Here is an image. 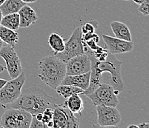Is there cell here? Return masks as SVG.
<instances>
[{
    "label": "cell",
    "mask_w": 149,
    "mask_h": 128,
    "mask_svg": "<svg viewBox=\"0 0 149 128\" xmlns=\"http://www.w3.org/2000/svg\"><path fill=\"white\" fill-rule=\"evenodd\" d=\"M5 0H0V6H1V5L4 3V2H5Z\"/></svg>",
    "instance_id": "obj_36"
},
{
    "label": "cell",
    "mask_w": 149,
    "mask_h": 128,
    "mask_svg": "<svg viewBox=\"0 0 149 128\" xmlns=\"http://www.w3.org/2000/svg\"><path fill=\"white\" fill-rule=\"evenodd\" d=\"M93 51V54L94 57L99 60V61H105L106 60L108 55V51L106 48H102V47L98 46V48Z\"/></svg>",
    "instance_id": "obj_22"
},
{
    "label": "cell",
    "mask_w": 149,
    "mask_h": 128,
    "mask_svg": "<svg viewBox=\"0 0 149 128\" xmlns=\"http://www.w3.org/2000/svg\"><path fill=\"white\" fill-rule=\"evenodd\" d=\"M119 93H120L115 90L112 85L105 82H101L91 93L86 96L91 101L93 107L102 104L116 107L119 104L117 97Z\"/></svg>",
    "instance_id": "obj_4"
},
{
    "label": "cell",
    "mask_w": 149,
    "mask_h": 128,
    "mask_svg": "<svg viewBox=\"0 0 149 128\" xmlns=\"http://www.w3.org/2000/svg\"><path fill=\"white\" fill-rule=\"evenodd\" d=\"M81 30H82V34H85L88 33H94L95 32V28L92 24L87 22L85 25H82L81 28Z\"/></svg>",
    "instance_id": "obj_26"
},
{
    "label": "cell",
    "mask_w": 149,
    "mask_h": 128,
    "mask_svg": "<svg viewBox=\"0 0 149 128\" xmlns=\"http://www.w3.org/2000/svg\"><path fill=\"white\" fill-rule=\"evenodd\" d=\"M53 122L54 127L56 128H77L79 126V120L65 103L56 104L54 108Z\"/></svg>",
    "instance_id": "obj_8"
},
{
    "label": "cell",
    "mask_w": 149,
    "mask_h": 128,
    "mask_svg": "<svg viewBox=\"0 0 149 128\" xmlns=\"http://www.w3.org/2000/svg\"><path fill=\"white\" fill-rule=\"evenodd\" d=\"M138 127L139 128H149V124H148L147 122H142L141 124H139L138 125Z\"/></svg>",
    "instance_id": "obj_28"
},
{
    "label": "cell",
    "mask_w": 149,
    "mask_h": 128,
    "mask_svg": "<svg viewBox=\"0 0 149 128\" xmlns=\"http://www.w3.org/2000/svg\"><path fill=\"white\" fill-rule=\"evenodd\" d=\"M66 76L65 62L55 56H45L39 62V78L52 89L61 84Z\"/></svg>",
    "instance_id": "obj_3"
},
{
    "label": "cell",
    "mask_w": 149,
    "mask_h": 128,
    "mask_svg": "<svg viewBox=\"0 0 149 128\" xmlns=\"http://www.w3.org/2000/svg\"><path fill=\"white\" fill-rule=\"evenodd\" d=\"M53 116H54V109L50 108V107L45 109L42 112V122L46 125L50 121H52Z\"/></svg>",
    "instance_id": "obj_23"
},
{
    "label": "cell",
    "mask_w": 149,
    "mask_h": 128,
    "mask_svg": "<svg viewBox=\"0 0 149 128\" xmlns=\"http://www.w3.org/2000/svg\"><path fill=\"white\" fill-rule=\"evenodd\" d=\"M3 45H4V42L1 39V38H0V49L3 47Z\"/></svg>",
    "instance_id": "obj_34"
},
{
    "label": "cell",
    "mask_w": 149,
    "mask_h": 128,
    "mask_svg": "<svg viewBox=\"0 0 149 128\" xmlns=\"http://www.w3.org/2000/svg\"><path fill=\"white\" fill-rule=\"evenodd\" d=\"M124 1H129V0H124Z\"/></svg>",
    "instance_id": "obj_37"
},
{
    "label": "cell",
    "mask_w": 149,
    "mask_h": 128,
    "mask_svg": "<svg viewBox=\"0 0 149 128\" xmlns=\"http://www.w3.org/2000/svg\"><path fill=\"white\" fill-rule=\"evenodd\" d=\"M128 128H139V127H138L137 125H130L128 127Z\"/></svg>",
    "instance_id": "obj_32"
},
{
    "label": "cell",
    "mask_w": 149,
    "mask_h": 128,
    "mask_svg": "<svg viewBox=\"0 0 149 128\" xmlns=\"http://www.w3.org/2000/svg\"><path fill=\"white\" fill-rule=\"evenodd\" d=\"M94 107L97 113V125L93 127H117L121 122V115L116 107L102 104Z\"/></svg>",
    "instance_id": "obj_10"
},
{
    "label": "cell",
    "mask_w": 149,
    "mask_h": 128,
    "mask_svg": "<svg viewBox=\"0 0 149 128\" xmlns=\"http://www.w3.org/2000/svg\"><path fill=\"white\" fill-rule=\"evenodd\" d=\"M64 103L74 114H82L84 109V104L82 98L79 96V94H74L70 95L66 99Z\"/></svg>",
    "instance_id": "obj_16"
},
{
    "label": "cell",
    "mask_w": 149,
    "mask_h": 128,
    "mask_svg": "<svg viewBox=\"0 0 149 128\" xmlns=\"http://www.w3.org/2000/svg\"><path fill=\"white\" fill-rule=\"evenodd\" d=\"M82 36V33L81 28L77 27L74 29L70 38L66 41V42H65L64 51L58 53H54V56L59 58L64 62H66L70 58L78 55L84 54L85 51H84Z\"/></svg>",
    "instance_id": "obj_6"
},
{
    "label": "cell",
    "mask_w": 149,
    "mask_h": 128,
    "mask_svg": "<svg viewBox=\"0 0 149 128\" xmlns=\"http://www.w3.org/2000/svg\"><path fill=\"white\" fill-rule=\"evenodd\" d=\"M7 82H8V81H7L6 79H0V89H2V87L5 86V84L7 83Z\"/></svg>",
    "instance_id": "obj_29"
},
{
    "label": "cell",
    "mask_w": 149,
    "mask_h": 128,
    "mask_svg": "<svg viewBox=\"0 0 149 128\" xmlns=\"http://www.w3.org/2000/svg\"><path fill=\"white\" fill-rule=\"evenodd\" d=\"M1 25L9 29L17 30L19 28V15L18 13L5 15L2 17Z\"/></svg>",
    "instance_id": "obj_21"
},
{
    "label": "cell",
    "mask_w": 149,
    "mask_h": 128,
    "mask_svg": "<svg viewBox=\"0 0 149 128\" xmlns=\"http://www.w3.org/2000/svg\"><path fill=\"white\" fill-rule=\"evenodd\" d=\"M139 12H140L142 14L145 15V16H148L149 15V9H148V5H149V0H146L144 2L139 5Z\"/></svg>",
    "instance_id": "obj_25"
},
{
    "label": "cell",
    "mask_w": 149,
    "mask_h": 128,
    "mask_svg": "<svg viewBox=\"0 0 149 128\" xmlns=\"http://www.w3.org/2000/svg\"><path fill=\"white\" fill-rule=\"evenodd\" d=\"M65 42L62 36L56 32L51 33L48 38V44L54 53H58L64 51Z\"/></svg>",
    "instance_id": "obj_18"
},
{
    "label": "cell",
    "mask_w": 149,
    "mask_h": 128,
    "mask_svg": "<svg viewBox=\"0 0 149 128\" xmlns=\"http://www.w3.org/2000/svg\"><path fill=\"white\" fill-rule=\"evenodd\" d=\"M30 128H48L47 125L42 122L38 121L34 116H32V119H31V122L30 124Z\"/></svg>",
    "instance_id": "obj_24"
},
{
    "label": "cell",
    "mask_w": 149,
    "mask_h": 128,
    "mask_svg": "<svg viewBox=\"0 0 149 128\" xmlns=\"http://www.w3.org/2000/svg\"><path fill=\"white\" fill-rule=\"evenodd\" d=\"M26 76L24 71L19 76L10 81H8L2 89H0V104H8L17 100L22 93V88L25 84Z\"/></svg>",
    "instance_id": "obj_7"
},
{
    "label": "cell",
    "mask_w": 149,
    "mask_h": 128,
    "mask_svg": "<svg viewBox=\"0 0 149 128\" xmlns=\"http://www.w3.org/2000/svg\"><path fill=\"white\" fill-rule=\"evenodd\" d=\"M82 42H83L86 44V46H87L89 49L91 50V51H94V50L97 49L99 46L98 44H97V43L96 42L95 40L93 39H88L87 40V41H85V42L82 41Z\"/></svg>",
    "instance_id": "obj_27"
},
{
    "label": "cell",
    "mask_w": 149,
    "mask_h": 128,
    "mask_svg": "<svg viewBox=\"0 0 149 128\" xmlns=\"http://www.w3.org/2000/svg\"><path fill=\"white\" fill-rule=\"evenodd\" d=\"M22 1L23 2H24V3H33V2H36V1H37V0H22Z\"/></svg>",
    "instance_id": "obj_30"
},
{
    "label": "cell",
    "mask_w": 149,
    "mask_h": 128,
    "mask_svg": "<svg viewBox=\"0 0 149 128\" xmlns=\"http://www.w3.org/2000/svg\"><path fill=\"white\" fill-rule=\"evenodd\" d=\"M15 46L7 45L0 49V56L5 60L7 69L10 79H14L19 76L23 71L21 62L15 51Z\"/></svg>",
    "instance_id": "obj_9"
},
{
    "label": "cell",
    "mask_w": 149,
    "mask_h": 128,
    "mask_svg": "<svg viewBox=\"0 0 149 128\" xmlns=\"http://www.w3.org/2000/svg\"><path fill=\"white\" fill-rule=\"evenodd\" d=\"M0 38L4 43L15 46L19 42V33L16 30L0 25Z\"/></svg>",
    "instance_id": "obj_17"
},
{
    "label": "cell",
    "mask_w": 149,
    "mask_h": 128,
    "mask_svg": "<svg viewBox=\"0 0 149 128\" xmlns=\"http://www.w3.org/2000/svg\"><path fill=\"white\" fill-rule=\"evenodd\" d=\"M56 104V101L54 97L48 95L40 87L33 86L22 90L17 100L2 107L5 109H22L34 116L49 107L54 109Z\"/></svg>",
    "instance_id": "obj_2"
},
{
    "label": "cell",
    "mask_w": 149,
    "mask_h": 128,
    "mask_svg": "<svg viewBox=\"0 0 149 128\" xmlns=\"http://www.w3.org/2000/svg\"><path fill=\"white\" fill-rule=\"evenodd\" d=\"M55 90L59 95H60L65 99H67L70 95H74V94H79V95L83 94L84 91H85L82 89L75 87V86L61 84L55 88Z\"/></svg>",
    "instance_id": "obj_20"
},
{
    "label": "cell",
    "mask_w": 149,
    "mask_h": 128,
    "mask_svg": "<svg viewBox=\"0 0 149 128\" xmlns=\"http://www.w3.org/2000/svg\"><path fill=\"white\" fill-rule=\"evenodd\" d=\"M32 119L30 113L19 108H8L2 114L0 126L3 128H29Z\"/></svg>",
    "instance_id": "obj_5"
},
{
    "label": "cell",
    "mask_w": 149,
    "mask_h": 128,
    "mask_svg": "<svg viewBox=\"0 0 149 128\" xmlns=\"http://www.w3.org/2000/svg\"><path fill=\"white\" fill-rule=\"evenodd\" d=\"M5 69H6V68H5V67H4V66L2 65V64H0V73L3 72Z\"/></svg>",
    "instance_id": "obj_33"
},
{
    "label": "cell",
    "mask_w": 149,
    "mask_h": 128,
    "mask_svg": "<svg viewBox=\"0 0 149 128\" xmlns=\"http://www.w3.org/2000/svg\"><path fill=\"white\" fill-rule=\"evenodd\" d=\"M111 28L116 38L125 41H132L131 31L125 24L121 21H113L111 22Z\"/></svg>",
    "instance_id": "obj_15"
},
{
    "label": "cell",
    "mask_w": 149,
    "mask_h": 128,
    "mask_svg": "<svg viewBox=\"0 0 149 128\" xmlns=\"http://www.w3.org/2000/svg\"><path fill=\"white\" fill-rule=\"evenodd\" d=\"M146 0H133V2H134V3L137 4V5H141V4L144 2Z\"/></svg>",
    "instance_id": "obj_31"
},
{
    "label": "cell",
    "mask_w": 149,
    "mask_h": 128,
    "mask_svg": "<svg viewBox=\"0 0 149 128\" xmlns=\"http://www.w3.org/2000/svg\"><path fill=\"white\" fill-rule=\"evenodd\" d=\"M102 37L105 42L106 49L111 54L116 55L125 53L131 52L134 49V43L132 42V41L120 39L106 34H102Z\"/></svg>",
    "instance_id": "obj_12"
},
{
    "label": "cell",
    "mask_w": 149,
    "mask_h": 128,
    "mask_svg": "<svg viewBox=\"0 0 149 128\" xmlns=\"http://www.w3.org/2000/svg\"><path fill=\"white\" fill-rule=\"evenodd\" d=\"M83 43L85 53L88 56L91 60V76L89 86L84 91L83 95H87L91 93L101 82H102V73H108L109 74L110 84L119 93L125 89V85L123 80L121 73L122 62L116 59V56L111 53H108V57L105 61H99L94 57L93 51L89 49L86 44Z\"/></svg>",
    "instance_id": "obj_1"
},
{
    "label": "cell",
    "mask_w": 149,
    "mask_h": 128,
    "mask_svg": "<svg viewBox=\"0 0 149 128\" xmlns=\"http://www.w3.org/2000/svg\"><path fill=\"white\" fill-rule=\"evenodd\" d=\"M18 13L19 15V28H28L39 20L35 10L29 5H25L22 7Z\"/></svg>",
    "instance_id": "obj_13"
},
{
    "label": "cell",
    "mask_w": 149,
    "mask_h": 128,
    "mask_svg": "<svg viewBox=\"0 0 149 128\" xmlns=\"http://www.w3.org/2000/svg\"><path fill=\"white\" fill-rule=\"evenodd\" d=\"M25 3L22 0H5V2L0 6V10L2 11V15L10 14V13H18Z\"/></svg>",
    "instance_id": "obj_19"
},
{
    "label": "cell",
    "mask_w": 149,
    "mask_h": 128,
    "mask_svg": "<svg viewBox=\"0 0 149 128\" xmlns=\"http://www.w3.org/2000/svg\"><path fill=\"white\" fill-rule=\"evenodd\" d=\"M66 75L74 76L90 72L91 60L86 53L70 58L65 62Z\"/></svg>",
    "instance_id": "obj_11"
},
{
    "label": "cell",
    "mask_w": 149,
    "mask_h": 128,
    "mask_svg": "<svg viewBox=\"0 0 149 128\" xmlns=\"http://www.w3.org/2000/svg\"><path fill=\"white\" fill-rule=\"evenodd\" d=\"M90 76V72L85 73L83 74H79V75H74V76H68V75H66L64 79H63V80L62 81V82H61V84L73 85L85 90L89 86Z\"/></svg>",
    "instance_id": "obj_14"
},
{
    "label": "cell",
    "mask_w": 149,
    "mask_h": 128,
    "mask_svg": "<svg viewBox=\"0 0 149 128\" xmlns=\"http://www.w3.org/2000/svg\"><path fill=\"white\" fill-rule=\"evenodd\" d=\"M2 17H3V15H2V11H1V10H0V25H1V21H2Z\"/></svg>",
    "instance_id": "obj_35"
}]
</instances>
